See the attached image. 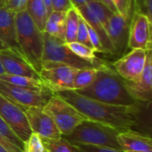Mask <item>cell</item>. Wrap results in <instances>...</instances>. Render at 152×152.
<instances>
[{
	"label": "cell",
	"instance_id": "14",
	"mask_svg": "<svg viewBox=\"0 0 152 152\" xmlns=\"http://www.w3.org/2000/svg\"><path fill=\"white\" fill-rule=\"evenodd\" d=\"M0 61L4 73L41 80L39 73L28 62V61L10 49L0 51Z\"/></svg>",
	"mask_w": 152,
	"mask_h": 152
},
{
	"label": "cell",
	"instance_id": "33",
	"mask_svg": "<svg viewBox=\"0 0 152 152\" xmlns=\"http://www.w3.org/2000/svg\"><path fill=\"white\" fill-rule=\"evenodd\" d=\"M53 11L68 12L73 6L70 0H52Z\"/></svg>",
	"mask_w": 152,
	"mask_h": 152
},
{
	"label": "cell",
	"instance_id": "35",
	"mask_svg": "<svg viewBox=\"0 0 152 152\" xmlns=\"http://www.w3.org/2000/svg\"><path fill=\"white\" fill-rule=\"evenodd\" d=\"M100 1L102 4H104L113 13H118L116 7H115V5H114V4H113V2H112V0H100Z\"/></svg>",
	"mask_w": 152,
	"mask_h": 152
},
{
	"label": "cell",
	"instance_id": "15",
	"mask_svg": "<svg viewBox=\"0 0 152 152\" xmlns=\"http://www.w3.org/2000/svg\"><path fill=\"white\" fill-rule=\"evenodd\" d=\"M130 20L119 13H113L109 20L106 32L114 47L115 54L122 53L127 47Z\"/></svg>",
	"mask_w": 152,
	"mask_h": 152
},
{
	"label": "cell",
	"instance_id": "8",
	"mask_svg": "<svg viewBox=\"0 0 152 152\" xmlns=\"http://www.w3.org/2000/svg\"><path fill=\"white\" fill-rule=\"evenodd\" d=\"M77 69L61 65L44 63L39 76L45 86L53 94L64 90H73V80Z\"/></svg>",
	"mask_w": 152,
	"mask_h": 152
},
{
	"label": "cell",
	"instance_id": "38",
	"mask_svg": "<svg viewBox=\"0 0 152 152\" xmlns=\"http://www.w3.org/2000/svg\"><path fill=\"white\" fill-rule=\"evenodd\" d=\"M0 144H1V145H3L4 148H6V149H7V150H8L10 152H12V150H11V148L9 147V145L5 142V141H4L1 136H0Z\"/></svg>",
	"mask_w": 152,
	"mask_h": 152
},
{
	"label": "cell",
	"instance_id": "24",
	"mask_svg": "<svg viewBox=\"0 0 152 152\" xmlns=\"http://www.w3.org/2000/svg\"><path fill=\"white\" fill-rule=\"evenodd\" d=\"M79 13L75 7L67 12L65 21V43L74 42L77 40V32L78 28Z\"/></svg>",
	"mask_w": 152,
	"mask_h": 152
},
{
	"label": "cell",
	"instance_id": "13",
	"mask_svg": "<svg viewBox=\"0 0 152 152\" xmlns=\"http://www.w3.org/2000/svg\"><path fill=\"white\" fill-rule=\"evenodd\" d=\"M125 86L131 96L137 102H151L152 96V52L148 51L144 69L140 77L133 82L126 81Z\"/></svg>",
	"mask_w": 152,
	"mask_h": 152
},
{
	"label": "cell",
	"instance_id": "1",
	"mask_svg": "<svg viewBox=\"0 0 152 152\" xmlns=\"http://www.w3.org/2000/svg\"><path fill=\"white\" fill-rule=\"evenodd\" d=\"M54 94L75 107L87 119L111 126L120 133L131 129L137 124L139 105L108 104L81 95L75 90H64Z\"/></svg>",
	"mask_w": 152,
	"mask_h": 152
},
{
	"label": "cell",
	"instance_id": "9",
	"mask_svg": "<svg viewBox=\"0 0 152 152\" xmlns=\"http://www.w3.org/2000/svg\"><path fill=\"white\" fill-rule=\"evenodd\" d=\"M0 117L22 142H25L32 133L25 115L24 109L13 103L1 94Z\"/></svg>",
	"mask_w": 152,
	"mask_h": 152
},
{
	"label": "cell",
	"instance_id": "42",
	"mask_svg": "<svg viewBox=\"0 0 152 152\" xmlns=\"http://www.w3.org/2000/svg\"><path fill=\"white\" fill-rule=\"evenodd\" d=\"M3 73H4V69H3V66H2V64H1V61H0V75H1V74H3Z\"/></svg>",
	"mask_w": 152,
	"mask_h": 152
},
{
	"label": "cell",
	"instance_id": "6",
	"mask_svg": "<svg viewBox=\"0 0 152 152\" xmlns=\"http://www.w3.org/2000/svg\"><path fill=\"white\" fill-rule=\"evenodd\" d=\"M44 63L66 65L77 69L86 68H100L96 64L85 61L73 53L66 45L64 40L50 36L45 32L43 64Z\"/></svg>",
	"mask_w": 152,
	"mask_h": 152
},
{
	"label": "cell",
	"instance_id": "2",
	"mask_svg": "<svg viewBox=\"0 0 152 152\" xmlns=\"http://www.w3.org/2000/svg\"><path fill=\"white\" fill-rule=\"evenodd\" d=\"M92 100L121 106L139 105L128 93L125 80L108 64L97 69L96 77L87 87L76 91Z\"/></svg>",
	"mask_w": 152,
	"mask_h": 152
},
{
	"label": "cell",
	"instance_id": "16",
	"mask_svg": "<svg viewBox=\"0 0 152 152\" xmlns=\"http://www.w3.org/2000/svg\"><path fill=\"white\" fill-rule=\"evenodd\" d=\"M15 15L16 12L6 6L4 5L0 7V40L4 43L10 50L24 58L17 41Z\"/></svg>",
	"mask_w": 152,
	"mask_h": 152
},
{
	"label": "cell",
	"instance_id": "31",
	"mask_svg": "<svg viewBox=\"0 0 152 152\" xmlns=\"http://www.w3.org/2000/svg\"><path fill=\"white\" fill-rule=\"evenodd\" d=\"M79 149L80 152H125L122 150L111 149L107 147H101V146H93L87 144H80V143H73Z\"/></svg>",
	"mask_w": 152,
	"mask_h": 152
},
{
	"label": "cell",
	"instance_id": "17",
	"mask_svg": "<svg viewBox=\"0 0 152 152\" xmlns=\"http://www.w3.org/2000/svg\"><path fill=\"white\" fill-rule=\"evenodd\" d=\"M117 141L121 150L126 152L152 150L151 137L138 134L131 129L118 133Z\"/></svg>",
	"mask_w": 152,
	"mask_h": 152
},
{
	"label": "cell",
	"instance_id": "34",
	"mask_svg": "<svg viewBox=\"0 0 152 152\" xmlns=\"http://www.w3.org/2000/svg\"><path fill=\"white\" fill-rule=\"evenodd\" d=\"M27 1L28 0H7L4 6L14 11L15 12H18L22 10H25Z\"/></svg>",
	"mask_w": 152,
	"mask_h": 152
},
{
	"label": "cell",
	"instance_id": "20",
	"mask_svg": "<svg viewBox=\"0 0 152 152\" xmlns=\"http://www.w3.org/2000/svg\"><path fill=\"white\" fill-rule=\"evenodd\" d=\"M26 12L37 25V27L44 32L45 26L48 17V12L43 0H28L25 7Z\"/></svg>",
	"mask_w": 152,
	"mask_h": 152
},
{
	"label": "cell",
	"instance_id": "43",
	"mask_svg": "<svg viewBox=\"0 0 152 152\" xmlns=\"http://www.w3.org/2000/svg\"><path fill=\"white\" fill-rule=\"evenodd\" d=\"M127 152H152V150H149V151H127Z\"/></svg>",
	"mask_w": 152,
	"mask_h": 152
},
{
	"label": "cell",
	"instance_id": "32",
	"mask_svg": "<svg viewBox=\"0 0 152 152\" xmlns=\"http://www.w3.org/2000/svg\"><path fill=\"white\" fill-rule=\"evenodd\" d=\"M88 36H89V41H90V44H91V46L92 48L95 51V52H99V53H105V50L102 45V42H101V39L98 36V34L92 28H90L88 25Z\"/></svg>",
	"mask_w": 152,
	"mask_h": 152
},
{
	"label": "cell",
	"instance_id": "7",
	"mask_svg": "<svg viewBox=\"0 0 152 152\" xmlns=\"http://www.w3.org/2000/svg\"><path fill=\"white\" fill-rule=\"evenodd\" d=\"M0 94L22 109L28 107L43 108L49 98L53 94V93L47 88H25L13 86L3 80H0Z\"/></svg>",
	"mask_w": 152,
	"mask_h": 152
},
{
	"label": "cell",
	"instance_id": "40",
	"mask_svg": "<svg viewBox=\"0 0 152 152\" xmlns=\"http://www.w3.org/2000/svg\"><path fill=\"white\" fill-rule=\"evenodd\" d=\"M0 152H10L6 148H4L3 145L0 144Z\"/></svg>",
	"mask_w": 152,
	"mask_h": 152
},
{
	"label": "cell",
	"instance_id": "22",
	"mask_svg": "<svg viewBox=\"0 0 152 152\" xmlns=\"http://www.w3.org/2000/svg\"><path fill=\"white\" fill-rule=\"evenodd\" d=\"M0 80L12 84L13 86L30 88V89H44L46 88L44 83L41 80L33 79L24 76H18V75H12L7 73H3L0 75Z\"/></svg>",
	"mask_w": 152,
	"mask_h": 152
},
{
	"label": "cell",
	"instance_id": "10",
	"mask_svg": "<svg viewBox=\"0 0 152 152\" xmlns=\"http://www.w3.org/2000/svg\"><path fill=\"white\" fill-rule=\"evenodd\" d=\"M130 21L127 47L151 50V20L139 9H135Z\"/></svg>",
	"mask_w": 152,
	"mask_h": 152
},
{
	"label": "cell",
	"instance_id": "11",
	"mask_svg": "<svg viewBox=\"0 0 152 152\" xmlns=\"http://www.w3.org/2000/svg\"><path fill=\"white\" fill-rule=\"evenodd\" d=\"M148 51L132 49L128 53L113 63L114 69L124 80L130 82L135 81L144 69Z\"/></svg>",
	"mask_w": 152,
	"mask_h": 152
},
{
	"label": "cell",
	"instance_id": "27",
	"mask_svg": "<svg viewBox=\"0 0 152 152\" xmlns=\"http://www.w3.org/2000/svg\"><path fill=\"white\" fill-rule=\"evenodd\" d=\"M88 8L95 14V16L100 20L102 22L104 29L106 30L109 23V20L113 14V12L104 4H102L100 0H94L91 1L86 4Z\"/></svg>",
	"mask_w": 152,
	"mask_h": 152
},
{
	"label": "cell",
	"instance_id": "37",
	"mask_svg": "<svg viewBox=\"0 0 152 152\" xmlns=\"http://www.w3.org/2000/svg\"><path fill=\"white\" fill-rule=\"evenodd\" d=\"M45 6H46V9H47V12H48V15L53 12V5H52V0H43Z\"/></svg>",
	"mask_w": 152,
	"mask_h": 152
},
{
	"label": "cell",
	"instance_id": "29",
	"mask_svg": "<svg viewBox=\"0 0 152 152\" xmlns=\"http://www.w3.org/2000/svg\"><path fill=\"white\" fill-rule=\"evenodd\" d=\"M118 12L128 20H131V12L134 0H112Z\"/></svg>",
	"mask_w": 152,
	"mask_h": 152
},
{
	"label": "cell",
	"instance_id": "39",
	"mask_svg": "<svg viewBox=\"0 0 152 152\" xmlns=\"http://www.w3.org/2000/svg\"><path fill=\"white\" fill-rule=\"evenodd\" d=\"M5 49H9V48H8V46H7L4 43H3V42L0 40V51H1V50H5Z\"/></svg>",
	"mask_w": 152,
	"mask_h": 152
},
{
	"label": "cell",
	"instance_id": "3",
	"mask_svg": "<svg viewBox=\"0 0 152 152\" xmlns=\"http://www.w3.org/2000/svg\"><path fill=\"white\" fill-rule=\"evenodd\" d=\"M17 41L28 62L39 73L43 65L44 32L33 22L26 10L16 12Z\"/></svg>",
	"mask_w": 152,
	"mask_h": 152
},
{
	"label": "cell",
	"instance_id": "18",
	"mask_svg": "<svg viewBox=\"0 0 152 152\" xmlns=\"http://www.w3.org/2000/svg\"><path fill=\"white\" fill-rule=\"evenodd\" d=\"M79 15L85 20V21L86 22V24L92 28L99 36L102 45L106 52V53H110V54H115V50L114 47L108 37V34L106 32V30L104 29L102 22L100 21V20L95 16V14L88 8V6L86 4H83L81 6L78 7H75Z\"/></svg>",
	"mask_w": 152,
	"mask_h": 152
},
{
	"label": "cell",
	"instance_id": "28",
	"mask_svg": "<svg viewBox=\"0 0 152 152\" xmlns=\"http://www.w3.org/2000/svg\"><path fill=\"white\" fill-rule=\"evenodd\" d=\"M22 152H45L41 136L36 133H31L28 138L23 142Z\"/></svg>",
	"mask_w": 152,
	"mask_h": 152
},
{
	"label": "cell",
	"instance_id": "21",
	"mask_svg": "<svg viewBox=\"0 0 152 152\" xmlns=\"http://www.w3.org/2000/svg\"><path fill=\"white\" fill-rule=\"evenodd\" d=\"M65 44L73 53H75L77 56H78L79 58H81V59H83L85 61L94 63L97 66H99L100 68L106 65V64H108L105 61L100 60L95 55V51L93 48H91V47H89V46H87L86 45H83V44H81V43H79L77 41L65 43Z\"/></svg>",
	"mask_w": 152,
	"mask_h": 152
},
{
	"label": "cell",
	"instance_id": "41",
	"mask_svg": "<svg viewBox=\"0 0 152 152\" xmlns=\"http://www.w3.org/2000/svg\"><path fill=\"white\" fill-rule=\"evenodd\" d=\"M6 2H7V0H0V7L4 6L6 4Z\"/></svg>",
	"mask_w": 152,
	"mask_h": 152
},
{
	"label": "cell",
	"instance_id": "5",
	"mask_svg": "<svg viewBox=\"0 0 152 152\" xmlns=\"http://www.w3.org/2000/svg\"><path fill=\"white\" fill-rule=\"evenodd\" d=\"M43 110L52 118L61 136L69 134L80 123L87 119L75 107L55 94L49 98Z\"/></svg>",
	"mask_w": 152,
	"mask_h": 152
},
{
	"label": "cell",
	"instance_id": "23",
	"mask_svg": "<svg viewBox=\"0 0 152 152\" xmlns=\"http://www.w3.org/2000/svg\"><path fill=\"white\" fill-rule=\"evenodd\" d=\"M42 141L45 152H80L77 146L69 142L63 137L55 140L42 138Z\"/></svg>",
	"mask_w": 152,
	"mask_h": 152
},
{
	"label": "cell",
	"instance_id": "12",
	"mask_svg": "<svg viewBox=\"0 0 152 152\" xmlns=\"http://www.w3.org/2000/svg\"><path fill=\"white\" fill-rule=\"evenodd\" d=\"M29 127L32 133L39 134L42 138L59 139L61 134L52 118L41 107H28L24 109Z\"/></svg>",
	"mask_w": 152,
	"mask_h": 152
},
{
	"label": "cell",
	"instance_id": "4",
	"mask_svg": "<svg viewBox=\"0 0 152 152\" xmlns=\"http://www.w3.org/2000/svg\"><path fill=\"white\" fill-rule=\"evenodd\" d=\"M118 133L120 132L111 126L90 119H86L80 123L69 134L61 137L71 143H80L121 150L117 141Z\"/></svg>",
	"mask_w": 152,
	"mask_h": 152
},
{
	"label": "cell",
	"instance_id": "36",
	"mask_svg": "<svg viewBox=\"0 0 152 152\" xmlns=\"http://www.w3.org/2000/svg\"><path fill=\"white\" fill-rule=\"evenodd\" d=\"M73 6L74 7H78V6H81L83 4H86L91 1H94V0H70Z\"/></svg>",
	"mask_w": 152,
	"mask_h": 152
},
{
	"label": "cell",
	"instance_id": "30",
	"mask_svg": "<svg viewBox=\"0 0 152 152\" xmlns=\"http://www.w3.org/2000/svg\"><path fill=\"white\" fill-rule=\"evenodd\" d=\"M77 42L86 45L92 48L90 41H89V36H88V27L85 20L79 15V21H78V28L77 32Z\"/></svg>",
	"mask_w": 152,
	"mask_h": 152
},
{
	"label": "cell",
	"instance_id": "26",
	"mask_svg": "<svg viewBox=\"0 0 152 152\" xmlns=\"http://www.w3.org/2000/svg\"><path fill=\"white\" fill-rule=\"evenodd\" d=\"M0 136L5 141V142L11 148L12 152H22L23 142L20 141L18 136L12 131V129L6 125V123L0 117Z\"/></svg>",
	"mask_w": 152,
	"mask_h": 152
},
{
	"label": "cell",
	"instance_id": "19",
	"mask_svg": "<svg viewBox=\"0 0 152 152\" xmlns=\"http://www.w3.org/2000/svg\"><path fill=\"white\" fill-rule=\"evenodd\" d=\"M66 14L67 12L53 11L47 17L44 32L54 37L64 40Z\"/></svg>",
	"mask_w": 152,
	"mask_h": 152
},
{
	"label": "cell",
	"instance_id": "25",
	"mask_svg": "<svg viewBox=\"0 0 152 152\" xmlns=\"http://www.w3.org/2000/svg\"><path fill=\"white\" fill-rule=\"evenodd\" d=\"M97 69L96 68L77 69L73 80V90H81L90 86L96 77Z\"/></svg>",
	"mask_w": 152,
	"mask_h": 152
}]
</instances>
